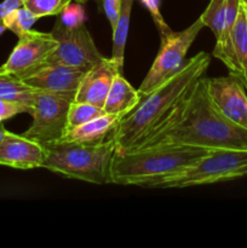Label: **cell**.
Returning a JSON list of instances; mask_svg holds the SVG:
<instances>
[{"instance_id":"3","label":"cell","mask_w":247,"mask_h":248,"mask_svg":"<svg viewBox=\"0 0 247 248\" xmlns=\"http://www.w3.org/2000/svg\"><path fill=\"white\" fill-rule=\"evenodd\" d=\"M208 149L190 145L161 144L115 153L111 161V183L152 188L155 183L193 165Z\"/></svg>"},{"instance_id":"12","label":"cell","mask_w":247,"mask_h":248,"mask_svg":"<svg viewBox=\"0 0 247 248\" xmlns=\"http://www.w3.org/2000/svg\"><path fill=\"white\" fill-rule=\"evenodd\" d=\"M45 159L43 144L6 131L0 143V165L18 170L43 169Z\"/></svg>"},{"instance_id":"11","label":"cell","mask_w":247,"mask_h":248,"mask_svg":"<svg viewBox=\"0 0 247 248\" xmlns=\"http://www.w3.org/2000/svg\"><path fill=\"white\" fill-rule=\"evenodd\" d=\"M85 73L67 65L45 63L22 80L35 91L50 92L74 99Z\"/></svg>"},{"instance_id":"13","label":"cell","mask_w":247,"mask_h":248,"mask_svg":"<svg viewBox=\"0 0 247 248\" xmlns=\"http://www.w3.org/2000/svg\"><path fill=\"white\" fill-rule=\"evenodd\" d=\"M118 73H123V68L111 57H104L85 73L75 93L74 102H84L103 108L111 82Z\"/></svg>"},{"instance_id":"4","label":"cell","mask_w":247,"mask_h":248,"mask_svg":"<svg viewBox=\"0 0 247 248\" xmlns=\"http://www.w3.org/2000/svg\"><path fill=\"white\" fill-rule=\"evenodd\" d=\"M44 148L46 159L43 169L87 183H111L110 167L116 152L111 138L96 144L60 140Z\"/></svg>"},{"instance_id":"30","label":"cell","mask_w":247,"mask_h":248,"mask_svg":"<svg viewBox=\"0 0 247 248\" xmlns=\"http://www.w3.org/2000/svg\"><path fill=\"white\" fill-rule=\"evenodd\" d=\"M74 1H77V2H80V4H85V2L90 1V0H74Z\"/></svg>"},{"instance_id":"14","label":"cell","mask_w":247,"mask_h":248,"mask_svg":"<svg viewBox=\"0 0 247 248\" xmlns=\"http://www.w3.org/2000/svg\"><path fill=\"white\" fill-rule=\"evenodd\" d=\"M212 56L224 63L229 74L242 81L247 73V9L242 4L229 40L220 50L213 51Z\"/></svg>"},{"instance_id":"24","label":"cell","mask_w":247,"mask_h":248,"mask_svg":"<svg viewBox=\"0 0 247 248\" xmlns=\"http://www.w3.org/2000/svg\"><path fill=\"white\" fill-rule=\"evenodd\" d=\"M28 107L18 103V102L10 101V99L0 98V123L11 119L22 113H28Z\"/></svg>"},{"instance_id":"19","label":"cell","mask_w":247,"mask_h":248,"mask_svg":"<svg viewBox=\"0 0 247 248\" xmlns=\"http://www.w3.org/2000/svg\"><path fill=\"white\" fill-rule=\"evenodd\" d=\"M225 10H227V0H210L205 11L200 15L201 21L203 22L205 27L212 31L216 40L222 33Z\"/></svg>"},{"instance_id":"23","label":"cell","mask_w":247,"mask_h":248,"mask_svg":"<svg viewBox=\"0 0 247 248\" xmlns=\"http://www.w3.org/2000/svg\"><path fill=\"white\" fill-rule=\"evenodd\" d=\"M82 5L84 4H80L77 1H70L58 15L60 16L58 22L68 29H75L84 26L86 21V12Z\"/></svg>"},{"instance_id":"15","label":"cell","mask_w":247,"mask_h":248,"mask_svg":"<svg viewBox=\"0 0 247 248\" xmlns=\"http://www.w3.org/2000/svg\"><path fill=\"white\" fill-rule=\"evenodd\" d=\"M121 115L116 114H102L82 125L69 128L63 135L62 140L67 142L85 143V144H96L110 140L114 128L116 127Z\"/></svg>"},{"instance_id":"10","label":"cell","mask_w":247,"mask_h":248,"mask_svg":"<svg viewBox=\"0 0 247 248\" xmlns=\"http://www.w3.org/2000/svg\"><path fill=\"white\" fill-rule=\"evenodd\" d=\"M206 89L216 108L236 125L247 130V94L239 78L227 77L205 78Z\"/></svg>"},{"instance_id":"27","label":"cell","mask_w":247,"mask_h":248,"mask_svg":"<svg viewBox=\"0 0 247 248\" xmlns=\"http://www.w3.org/2000/svg\"><path fill=\"white\" fill-rule=\"evenodd\" d=\"M6 128L4 127V125H2V123H0V143H1L2 138H4L5 133H6Z\"/></svg>"},{"instance_id":"26","label":"cell","mask_w":247,"mask_h":248,"mask_svg":"<svg viewBox=\"0 0 247 248\" xmlns=\"http://www.w3.org/2000/svg\"><path fill=\"white\" fill-rule=\"evenodd\" d=\"M22 5H23V0H4L0 2V24H2V21L10 12Z\"/></svg>"},{"instance_id":"21","label":"cell","mask_w":247,"mask_h":248,"mask_svg":"<svg viewBox=\"0 0 247 248\" xmlns=\"http://www.w3.org/2000/svg\"><path fill=\"white\" fill-rule=\"evenodd\" d=\"M104 114L103 108L93 106L90 103H84V102H74L70 103L69 110H68L67 118V130L77 126L82 125L92 119ZM65 130V131H67Z\"/></svg>"},{"instance_id":"20","label":"cell","mask_w":247,"mask_h":248,"mask_svg":"<svg viewBox=\"0 0 247 248\" xmlns=\"http://www.w3.org/2000/svg\"><path fill=\"white\" fill-rule=\"evenodd\" d=\"M36 19H38V17L34 16L28 9H26L22 5V6L17 7L14 11L10 12L2 21V24L5 26V28L11 31L17 36H21L28 31H31V26L35 23Z\"/></svg>"},{"instance_id":"31","label":"cell","mask_w":247,"mask_h":248,"mask_svg":"<svg viewBox=\"0 0 247 248\" xmlns=\"http://www.w3.org/2000/svg\"><path fill=\"white\" fill-rule=\"evenodd\" d=\"M240 1H241V4L247 9V0H240Z\"/></svg>"},{"instance_id":"1","label":"cell","mask_w":247,"mask_h":248,"mask_svg":"<svg viewBox=\"0 0 247 248\" xmlns=\"http://www.w3.org/2000/svg\"><path fill=\"white\" fill-rule=\"evenodd\" d=\"M205 78L198 80L166 123L138 148L173 144L208 150H247V130L228 120L216 108L207 93Z\"/></svg>"},{"instance_id":"17","label":"cell","mask_w":247,"mask_h":248,"mask_svg":"<svg viewBox=\"0 0 247 248\" xmlns=\"http://www.w3.org/2000/svg\"><path fill=\"white\" fill-rule=\"evenodd\" d=\"M135 0H123L121 2L120 14L116 19L115 26L113 27V50H111V58L124 68L125 61V47L127 43L128 31H130L131 12Z\"/></svg>"},{"instance_id":"16","label":"cell","mask_w":247,"mask_h":248,"mask_svg":"<svg viewBox=\"0 0 247 248\" xmlns=\"http://www.w3.org/2000/svg\"><path fill=\"white\" fill-rule=\"evenodd\" d=\"M140 93L136 90L121 73H118L111 82L110 90L108 92L103 110L107 114L126 115L138 104Z\"/></svg>"},{"instance_id":"28","label":"cell","mask_w":247,"mask_h":248,"mask_svg":"<svg viewBox=\"0 0 247 248\" xmlns=\"http://www.w3.org/2000/svg\"><path fill=\"white\" fill-rule=\"evenodd\" d=\"M242 84H244V86H245V89H247V73L246 74H245V77H244V79H242Z\"/></svg>"},{"instance_id":"29","label":"cell","mask_w":247,"mask_h":248,"mask_svg":"<svg viewBox=\"0 0 247 248\" xmlns=\"http://www.w3.org/2000/svg\"><path fill=\"white\" fill-rule=\"evenodd\" d=\"M5 31H6V28H5L4 24H0V35H1Z\"/></svg>"},{"instance_id":"6","label":"cell","mask_w":247,"mask_h":248,"mask_svg":"<svg viewBox=\"0 0 247 248\" xmlns=\"http://www.w3.org/2000/svg\"><path fill=\"white\" fill-rule=\"evenodd\" d=\"M205 24L199 17L183 31H173L169 29L161 33L159 52L138 89L140 94L150 92L182 69L186 62L185 56L189 48Z\"/></svg>"},{"instance_id":"7","label":"cell","mask_w":247,"mask_h":248,"mask_svg":"<svg viewBox=\"0 0 247 248\" xmlns=\"http://www.w3.org/2000/svg\"><path fill=\"white\" fill-rule=\"evenodd\" d=\"M73 101L74 99L69 97L50 92H34L33 102L28 111L33 121L23 133L24 137L43 145L62 140L67 130L68 110Z\"/></svg>"},{"instance_id":"8","label":"cell","mask_w":247,"mask_h":248,"mask_svg":"<svg viewBox=\"0 0 247 248\" xmlns=\"http://www.w3.org/2000/svg\"><path fill=\"white\" fill-rule=\"evenodd\" d=\"M51 34L57 40V46L46 60L48 64H62L87 72L104 58L85 24L68 29L57 21Z\"/></svg>"},{"instance_id":"18","label":"cell","mask_w":247,"mask_h":248,"mask_svg":"<svg viewBox=\"0 0 247 248\" xmlns=\"http://www.w3.org/2000/svg\"><path fill=\"white\" fill-rule=\"evenodd\" d=\"M35 90L19 78L0 72V98L18 102L31 108ZM29 111V110H28Z\"/></svg>"},{"instance_id":"5","label":"cell","mask_w":247,"mask_h":248,"mask_svg":"<svg viewBox=\"0 0 247 248\" xmlns=\"http://www.w3.org/2000/svg\"><path fill=\"white\" fill-rule=\"evenodd\" d=\"M247 176V150L212 149L186 169L165 177L152 189L205 186Z\"/></svg>"},{"instance_id":"22","label":"cell","mask_w":247,"mask_h":248,"mask_svg":"<svg viewBox=\"0 0 247 248\" xmlns=\"http://www.w3.org/2000/svg\"><path fill=\"white\" fill-rule=\"evenodd\" d=\"M73 0H23V6L38 18L58 16Z\"/></svg>"},{"instance_id":"25","label":"cell","mask_w":247,"mask_h":248,"mask_svg":"<svg viewBox=\"0 0 247 248\" xmlns=\"http://www.w3.org/2000/svg\"><path fill=\"white\" fill-rule=\"evenodd\" d=\"M121 2H123V0H102L104 15H106L107 19L110 23L111 28L115 26L116 19H118L119 14H120Z\"/></svg>"},{"instance_id":"2","label":"cell","mask_w":247,"mask_h":248,"mask_svg":"<svg viewBox=\"0 0 247 248\" xmlns=\"http://www.w3.org/2000/svg\"><path fill=\"white\" fill-rule=\"evenodd\" d=\"M210 63L211 56L201 51L166 81L148 93L140 94L137 106L124 115L114 128L111 140L115 143V153L137 149L161 127L198 80L206 74Z\"/></svg>"},{"instance_id":"9","label":"cell","mask_w":247,"mask_h":248,"mask_svg":"<svg viewBox=\"0 0 247 248\" xmlns=\"http://www.w3.org/2000/svg\"><path fill=\"white\" fill-rule=\"evenodd\" d=\"M57 46V40L50 33L28 31L18 36L16 46L10 53L6 62L0 67V72L24 79L31 73L45 64L50 53Z\"/></svg>"}]
</instances>
